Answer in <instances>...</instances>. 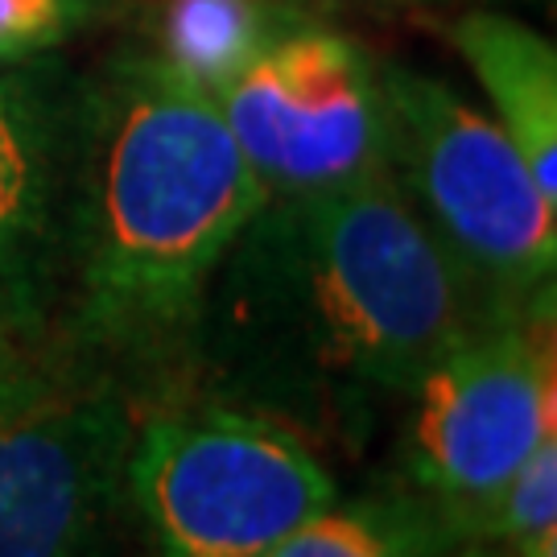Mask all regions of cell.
I'll list each match as a JSON object with an SVG mask.
<instances>
[{"label":"cell","mask_w":557,"mask_h":557,"mask_svg":"<svg viewBox=\"0 0 557 557\" xmlns=\"http://www.w3.org/2000/svg\"><path fill=\"white\" fill-rule=\"evenodd\" d=\"M260 557H442V533L421 499H335Z\"/></svg>","instance_id":"obj_11"},{"label":"cell","mask_w":557,"mask_h":557,"mask_svg":"<svg viewBox=\"0 0 557 557\" xmlns=\"http://www.w3.org/2000/svg\"><path fill=\"white\" fill-rule=\"evenodd\" d=\"M83 108L79 326L112 351L174 347L195 335L220 260L269 195L215 100L170 62H116Z\"/></svg>","instance_id":"obj_2"},{"label":"cell","mask_w":557,"mask_h":557,"mask_svg":"<svg viewBox=\"0 0 557 557\" xmlns=\"http://www.w3.org/2000/svg\"><path fill=\"white\" fill-rule=\"evenodd\" d=\"M388 174L496 314L554 310L557 207L517 145L446 83L388 66Z\"/></svg>","instance_id":"obj_3"},{"label":"cell","mask_w":557,"mask_h":557,"mask_svg":"<svg viewBox=\"0 0 557 557\" xmlns=\"http://www.w3.org/2000/svg\"><path fill=\"white\" fill-rule=\"evenodd\" d=\"M499 319L384 170L264 199L207 285L195 335L248 397L347 430Z\"/></svg>","instance_id":"obj_1"},{"label":"cell","mask_w":557,"mask_h":557,"mask_svg":"<svg viewBox=\"0 0 557 557\" xmlns=\"http://www.w3.org/2000/svg\"><path fill=\"white\" fill-rule=\"evenodd\" d=\"M124 418L41 372L0 388V557H103Z\"/></svg>","instance_id":"obj_7"},{"label":"cell","mask_w":557,"mask_h":557,"mask_svg":"<svg viewBox=\"0 0 557 557\" xmlns=\"http://www.w3.org/2000/svg\"><path fill=\"white\" fill-rule=\"evenodd\" d=\"M269 199L388 170V100L372 54L331 29H285L211 96Z\"/></svg>","instance_id":"obj_5"},{"label":"cell","mask_w":557,"mask_h":557,"mask_svg":"<svg viewBox=\"0 0 557 557\" xmlns=\"http://www.w3.org/2000/svg\"><path fill=\"white\" fill-rule=\"evenodd\" d=\"M75 149L62 120L29 79L0 75V326L17 338L34 331L71 248Z\"/></svg>","instance_id":"obj_8"},{"label":"cell","mask_w":557,"mask_h":557,"mask_svg":"<svg viewBox=\"0 0 557 557\" xmlns=\"http://www.w3.org/2000/svg\"><path fill=\"white\" fill-rule=\"evenodd\" d=\"M285 34V13L273 0H161V62L215 96Z\"/></svg>","instance_id":"obj_10"},{"label":"cell","mask_w":557,"mask_h":557,"mask_svg":"<svg viewBox=\"0 0 557 557\" xmlns=\"http://www.w3.org/2000/svg\"><path fill=\"white\" fill-rule=\"evenodd\" d=\"M409 479L430 508L492 496L557 438L554 310L487 322L413 384Z\"/></svg>","instance_id":"obj_6"},{"label":"cell","mask_w":557,"mask_h":557,"mask_svg":"<svg viewBox=\"0 0 557 557\" xmlns=\"http://www.w3.org/2000/svg\"><path fill=\"white\" fill-rule=\"evenodd\" d=\"M458 54L479 75L496 124L517 145L537 190L557 207V50L533 25L504 13H467L450 29Z\"/></svg>","instance_id":"obj_9"},{"label":"cell","mask_w":557,"mask_h":557,"mask_svg":"<svg viewBox=\"0 0 557 557\" xmlns=\"http://www.w3.org/2000/svg\"><path fill=\"white\" fill-rule=\"evenodd\" d=\"M120 479L158 557H260L338 499L331 467L289 421L227 405L145 421Z\"/></svg>","instance_id":"obj_4"},{"label":"cell","mask_w":557,"mask_h":557,"mask_svg":"<svg viewBox=\"0 0 557 557\" xmlns=\"http://www.w3.org/2000/svg\"><path fill=\"white\" fill-rule=\"evenodd\" d=\"M79 13V0H0V62L59 41Z\"/></svg>","instance_id":"obj_12"},{"label":"cell","mask_w":557,"mask_h":557,"mask_svg":"<svg viewBox=\"0 0 557 557\" xmlns=\"http://www.w3.org/2000/svg\"><path fill=\"white\" fill-rule=\"evenodd\" d=\"M21 372H29V363L21 359V343L0 326V388H4L9 380H17Z\"/></svg>","instance_id":"obj_14"},{"label":"cell","mask_w":557,"mask_h":557,"mask_svg":"<svg viewBox=\"0 0 557 557\" xmlns=\"http://www.w3.org/2000/svg\"><path fill=\"white\" fill-rule=\"evenodd\" d=\"M442 533V557H557V533L545 537H492V533Z\"/></svg>","instance_id":"obj_13"}]
</instances>
